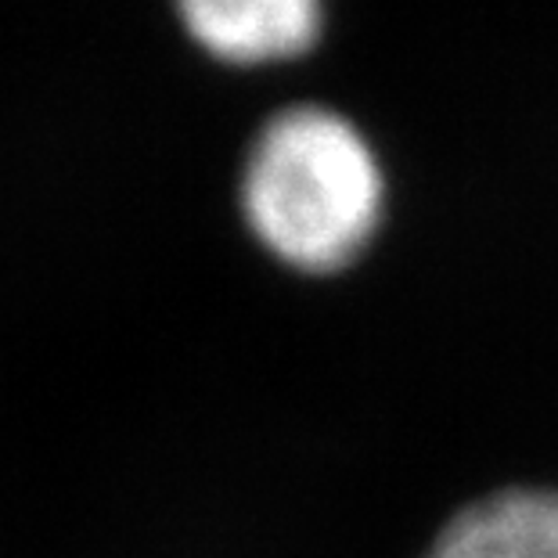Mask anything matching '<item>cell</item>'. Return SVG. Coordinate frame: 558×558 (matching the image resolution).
I'll return each instance as SVG.
<instances>
[{
	"mask_svg": "<svg viewBox=\"0 0 558 558\" xmlns=\"http://www.w3.org/2000/svg\"><path fill=\"white\" fill-rule=\"evenodd\" d=\"M242 209L259 245L303 275L353 264L383 217V173L367 141L320 105L278 112L248 151Z\"/></svg>",
	"mask_w": 558,
	"mask_h": 558,
	"instance_id": "6da1fadb",
	"label": "cell"
},
{
	"mask_svg": "<svg viewBox=\"0 0 558 558\" xmlns=\"http://www.w3.org/2000/svg\"><path fill=\"white\" fill-rule=\"evenodd\" d=\"M425 558H558V490H501L461 508Z\"/></svg>",
	"mask_w": 558,
	"mask_h": 558,
	"instance_id": "3957f363",
	"label": "cell"
},
{
	"mask_svg": "<svg viewBox=\"0 0 558 558\" xmlns=\"http://www.w3.org/2000/svg\"><path fill=\"white\" fill-rule=\"evenodd\" d=\"M173 4L195 44L234 65L295 58L311 51L320 29L317 0H173Z\"/></svg>",
	"mask_w": 558,
	"mask_h": 558,
	"instance_id": "7a4b0ae2",
	"label": "cell"
}]
</instances>
